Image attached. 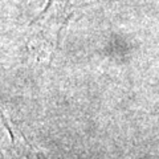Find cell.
I'll return each instance as SVG.
<instances>
[{"instance_id": "obj_1", "label": "cell", "mask_w": 159, "mask_h": 159, "mask_svg": "<svg viewBox=\"0 0 159 159\" xmlns=\"http://www.w3.org/2000/svg\"><path fill=\"white\" fill-rule=\"evenodd\" d=\"M94 2L96 0H48L45 8L31 24L34 37L43 45L54 48L74 13Z\"/></svg>"}]
</instances>
